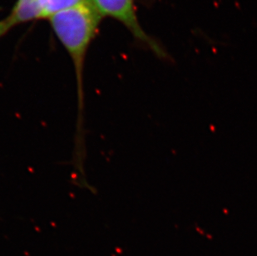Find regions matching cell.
<instances>
[{
    "instance_id": "1",
    "label": "cell",
    "mask_w": 257,
    "mask_h": 256,
    "mask_svg": "<svg viewBox=\"0 0 257 256\" xmlns=\"http://www.w3.org/2000/svg\"><path fill=\"white\" fill-rule=\"evenodd\" d=\"M102 16L90 0L81 5L58 13L48 19L53 31L68 55L75 69L78 85V120L76 140L77 156L85 155V143L83 128V71L87 50L97 35Z\"/></svg>"
},
{
    "instance_id": "2",
    "label": "cell",
    "mask_w": 257,
    "mask_h": 256,
    "mask_svg": "<svg viewBox=\"0 0 257 256\" xmlns=\"http://www.w3.org/2000/svg\"><path fill=\"white\" fill-rule=\"evenodd\" d=\"M102 17L113 18L118 20L133 36L150 49L160 58H167L164 49L149 35L146 34L137 17L134 0H90Z\"/></svg>"
},
{
    "instance_id": "3",
    "label": "cell",
    "mask_w": 257,
    "mask_h": 256,
    "mask_svg": "<svg viewBox=\"0 0 257 256\" xmlns=\"http://www.w3.org/2000/svg\"><path fill=\"white\" fill-rule=\"evenodd\" d=\"M43 19L42 0H16L7 17L0 21V38L18 25Z\"/></svg>"
},
{
    "instance_id": "4",
    "label": "cell",
    "mask_w": 257,
    "mask_h": 256,
    "mask_svg": "<svg viewBox=\"0 0 257 256\" xmlns=\"http://www.w3.org/2000/svg\"><path fill=\"white\" fill-rule=\"evenodd\" d=\"M88 0H42L43 19H49L53 15L69 10Z\"/></svg>"
}]
</instances>
